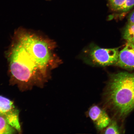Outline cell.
Listing matches in <instances>:
<instances>
[{
  "mask_svg": "<svg viewBox=\"0 0 134 134\" xmlns=\"http://www.w3.org/2000/svg\"><path fill=\"white\" fill-rule=\"evenodd\" d=\"M119 48H102L92 44L88 48L86 57L94 64L105 66L115 65L118 61Z\"/></svg>",
  "mask_w": 134,
  "mask_h": 134,
  "instance_id": "3957f363",
  "label": "cell"
},
{
  "mask_svg": "<svg viewBox=\"0 0 134 134\" xmlns=\"http://www.w3.org/2000/svg\"><path fill=\"white\" fill-rule=\"evenodd\" d=\"M88 115L98 130L106 128L110 123V119L106 112L97 105L90 108Z\"/></svg>",
  "mask_w": 134,
  "mask_h": 134,
  "instance_id": "8992f818",
  "label": "cell"
},
{
  "mask_svg": "<svg viewBox=\"0 0 134 134\" xmlns=\"http://www.w3.org/2000/svg\"><path fill=\"white\" fill-rule=\"evenodd\" d=\"M109 4L113 10L119 11L125 4L126 0H108Z\"/></svg>",
  "mask_w": 134,
  "mask_h": 134,
  "instance_id": "9c48e42d",
  "label": "cell"
},
{
  "mask_svg": "<svg viewBox=\"0 0 134 134\" xmlns=\"http://www.w3.org/2000/svg\"><path fill=\"white\" fill-rule=\"evenodd\" d=\"M52 45L35 35H21L10 54V69L13 76L20 81H27L37 71H46L56 58Z\"/></svg>",
  "mask_w": 134,
  "mask_h": 134,
  "instance_id": "6da1fadb",
  "label": "cell"
},
{
  "mask_svg": "<svg viewBox=\"0 0 134 134\" xmlns=\"http://www.w3.org/2000/svg\"><path fill=\"white\" fill-rule=\"evenodd\" d=\"M128 23L134 24V11L130 13L129 16Z\"/></svg>",
  "mask_w": 134,
  "mask_h": 134,
  "instance_id": "7c38bea8",
  "label": "cell"
},
{
  "mask_svg": "<svg viewBox=\"0 0 134 134\" xmlns=\"http://www.w3.org/2000/svg\"><path fill=\"white\" fill-rule=\"evenodd\" d=\"M123 37L127 43L134 44V24L128 23L124 31Z\"/></svg>",
  "mask_w": 134,
  "mask_h": 134,
  "instance_id": "ba28073f",
  "label": "cell"
},
{
  "mask_svg": "<svg viewBox=\"0 0 134 134\" xmlns=\"http://www.w3.org/2000/svg\"><path fill=\"white\" fill-rule=\"evenodd\" d=\"M46 1H48V0H46Z\"/></svg>",
  "mask_w": 134,
  "mask_h": 134,
  "instance_id": "4fadbf2b",
  "label": "cell"
},
{
  "mask_svg": "<svg viewBox=\"0 0 134 134\" xmlns=\"http://www.w3.org/2000/svg\"><path fill=\"white\" fill-rule=\"evenodd\" d=\"M106 92L109 106L119 118L124 119L134 109V73L112 75Z\"/></svg>",
  "mask_w": 134,
  "mask_h": 134,
  "instance_id": "7a4b0ae2",
  "label": "cell"
},
{
  "mask_svg": "<svg viewBox=\"0 0 134 134\" xmlns=\"http://www.w3.org/2000/svg\"><path fill=\"white\" fill-rule=\"evenodd\" d=\"M116 66L124 69H134V44L127 43L125 47L120 51Z\"/></svg>",
  "mask_w": 134,
  "mask_h": 134,
  "instance_id": "5b68a950",
  "label": "cell"
},
{
  "mask_svg": "<svg viewBox=\"0 0 134 134\" xmlns=\"http://www.w3.org/2000/svg\"><path fill=\"white\" fill-rule=\"evenodd\" d=\"M19 111L13 102L8 98L0 96V115L4 117L8 123L18 132L21 131Z\"/></svg>",
  "mask_w": 134,
  "mask_h": 134,
  "instance_id": "277c9868",
  "label": "cell"
},
{
  "mask_svg": "<svg viewBox=\"0 0 134 134\" xmlns=\"http://www.w3.org/2000/svg\"><path fill=\"white\" fill-rule=\"evenodd\" d=\"M16 130L9 124L6 119L0 115V134H13Z\"/></svg>",
  "mask_w": 134,
  "mask_h": 134,
  "instance_id": "52a82bcc",
  "label": "cell"
},
{
  "mask_svg": "<svg viewBox=\"0 0 134 134\" xmlns=\"http://www.w3.org/2000/svg\"><path fill=\"white\" fill-rule=\"evenodd\" d=\"M105 131V134H119L120 131L116 122H110Z\"/></svg>",
  "mask_w": 134,
  "mask_h": 134,
  "instance_id": "30bf717a",
  "label": "cell"
},
{
  "mask_svg": "<svg viewBox=\"0 0 134 134\" xmlns=\"http://www.w3.org/2000/svg\"><path fill=\"white\" fill-rule=\"evenodd\" d=\"M134 6V0H126L124 4L119 11L125 12L129 10Z\"/></svg>",
  "mask_w": 134,
  "mask_h": 134,
  "instance_id": "8fae6325",
  "label": "cell"
}]
</instances>
